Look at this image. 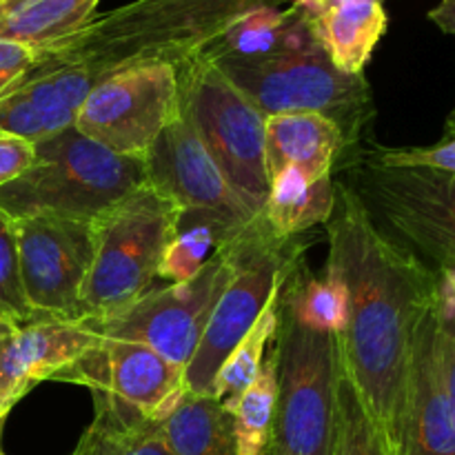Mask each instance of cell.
I'll return each mask as SVG.
<instances>
[{"mask_svg":"<svg viewBox=\"0 0 455 455\" xmlns=\"http://www.w3.org/2000/svg\"><path fill=\"white\" fill-rule=\"evenodd\" d=\"M178 216V204L145 182L93 222L83 320L111 318L149 291Z\"/></svg>","mask_w":455,"mask_h":455,"instance_id":"277c9868","label":"cell"},{"mask_svg":"<svg viewBox=\"0 0 455 455\" xmlns=\"http://www.w3.org/2000/svg\"><path fill=\"white\" fill-rule=\"evenodd\" d=\"M395 455H455V403L440 369L434 309L420 324L413 347L407 407Z\"/></svg>","mask_w":455,"mask_h":455,"instance_id":"e0dca14e","label":"cell"},{"mask_svg":"<svg viewBox=\"0 0 455 455\" xmlns=\"http://www.w3.org/2000/svg\"><path fill=\"white\" fill-rule=\"evenodd\" d=\"M178 116V67L140 62L102 76L80 105L74 127L114 154L145 158Z\"/></svg>","mask_w":455,"mask_h":455,"instance_id":"30bf717a","label":"cell"},{"mask_svg":"<svg viewBox=\"0 0 455 455\" xmlns=\"http://www.w3.org/2000/svg\"><path fill=\"white\" fill-rule=\"evenodd\" d=\"M100 342L84 323L34 318L13 327L0 342V403L13 407L38 382L60 380Z\"/></svg>","mask_w":455,"mask_h":455,"instance_id":"2e32d148","label":"cell"},{"mask_svg":"<svg viewBox=\"0 0 455 455\" xmlns=\"http://www.w3.org/2000/svg\"><path fill=\"white\" fill-rule=\"evenodd\" d=\"M36 60H38V52L34 49L0 40V98L25 78Z\"/></svg>","mask_w":455,"mask_h":455,"instance_id":"d6a6232c","label":"cell"},{"mask_svg":"<svg viewBox=\"0 0 455 455\" xmlns=\"http://www.w3.org/2000/svg\"><path fill=\"white\" fill-rule=\"evenodd\" d=\"M438 274V296H435V345L443 369L444 385L455 403V269Z\"/></svg>","mask_w":455,"mask_h":455,"instance_id":"f546056e","label":"cell"},{"mask_svg":"<svg viewBox=\"0 0 455 455\" xmlns=\"http://www.w3.org/2000/svg\"><path fill=\"white\" fill-rule=\"evenodd\" d=\"M347 3H367V0H307L302 13L307 16V20H311L314 16H318L323 9L336 7V4H347ZM369 3H385V0H369Z\"/></svg>","mask_w":455,"mask_h":455,"instance_id":"e575fe53","label":"cell"},{"mask_svg":"<svg viewBox=\"0 0 455 455\" xmlns=\"http://www.w3.org/2000/svg\"><path fill=\"white\" fill-rule=\"evenodd\" d=\"M160 425L173 455H238L234 418L213 395L185 391Z\"/></svg>","mask_w":455,"mask_h":455,"instance_id":"cb8c5ba5","label":"cell"},{"mask_svg":"<svg viewBox=\"0 0 455 455\" xmlns=\"http://www.w3.org/2000/svg\"><path fill=\"white\" fill-rule=\"evenodd\" d=\"M283 283L275 287V291L271 293L269 302L256 318V323L244 333L243 340L234 347V351L222 363V367L218 369L216 378H213L212 395L220 403H231V400L238 398L260 371V364L267 355V347L274 342L275 333H278L280 289H283Z\"/></svg>","mask_w":455,"mask_h":455,"instance_id":"484cf974","label":"cell"},{"mask_svg":"<svg viewBox=\"0 0 455 455\" xmlns=\"http://www.w3.org/2000/svg\"><path fill=\"white\" fill-rule=\"evenodd\" d=\"M278 400L267 455H329L338 378L336 333L318 331L298 318L280 289Z\"/></svg>","mask_w":455,"mask_h":455,"instance_id":"8992f818","label":"cell"},{"mask_svg":"<svg viewBox=\"0 0 455 455\" xmlns=\"http://www.w3.org/2000/svg\"><path fill=\"white\" fill-rule=\"evenodd\" d=\"M305 244L302 235L278 238L265 218L229 240L234 274L209 318L198 351L185 367L187 391L212 395L218 369L251 329L289 269L300 260Z\"/></svg>","mask_w":455,"mask_h":455,"instance_id":"9c48e42d","label":"cell"},{"mask_svg":"<svg viewBox=\"0 0 455 455\" xmlns=\"http://www.w3.org/2000/svg\"><path fill=\"white\" fill-rule=\"evenodd\" d=\"M180 109L231 189L256 216L265 213L269 173L265 163V116L203 58L178 65Z\"/></svg>","mask_w":455,"mask_h":455,"instance_id":"ba28073f","label":"cell"},{"mask_svg":"<svg viewBox=\"0 0 455 455\" xmlns=\"http://www.w3.org/2000/svg\"><path fill=\"white\" fill-rule=\"evenodd\" d=\"M275 400H278V355L271 342V349L267 351L260 371L251 385L235 400L222 403L234 418L238 455H267L271 429H274Z\"/></svg>","mask_w":455,"mask_h":455,"instance_id":"d4e9b609","label":"cell"},{"mask_svg":"<svg viewBox=\"0 0 455 455\" xmlns=\"http://www.w3.org/2000/svg\"><path fill=\"white\" fill-rule=\"evenodd\" d=\"M364 154L376 163L387 167H422L434 172L453 173L455 176V132L447 133L438 145L434 147H400V149H387V147H363Z\"/></svg>","mask_w":455,"mask_h":455,"instance_id":"4dcf8cb0","label":"cell"},{"mask_svg":"<svg viewBox=\"0 0 455 455\" xmlns=\"http://www.w3.org/2000/svg\"><path fill=\"white\" fill-rule=\"evenodd\" d=\"M9 411H12V407H7V404L0 403V434H3V422H4V418L9 416Z\"/></svg>","mask_w":455,"mask_h":455,"instance_id":"8d00e7d4","label":"cell"},{"mask_svg":"<svg viewBox=\"0 0 455 455\" xmlns=\"http://www.w3.org/2000/svg\"><path fill=\"white\" fill-rule=\"evenodd\" d=\"M229 240L234 238H229L212 218L180 212L172 238L164 247L158 278L169 280V284L194 278Z\"/></svg>","mask_w":455,"mask_h":455,"instance_id":"4316f807","label":"cell"},{"mask_svg":"<svg viewBox=\"0 0 455 455\" xmlns=\"http://www.w3.org/2000/svg\"><path fill=\"white\" fill-rule=\"evenodd\" d=\"M213 65L265 118L302 111L327 116L347 133L354 147L363 142L373 120L369 80L336 69L320 44L256 60H220Z\"/></svg>","mask_w":455,"mask_h":455,"instance_id":"5b68a950","label":"cell"},{"mask_svg":"<svg viewBox=\"0 0 455 455\" xmlns=\"http://www.w3.org/2000/svg\"><path fill=\"white\" fill-rule=\"evenodd\" d=\"M260 7H287L283 0H133L93 18L40 56L114 74L140 62L182 65L209 40Z\"/></svg>","mask_w":455,"mask_h":455,"instance_id":"7a4b0ae2","label":"cell"},{"mask_svg":"<svg viewBox=\"0 0 455 455\" xmlns=\"http://www.w3.org/2000/svg\"><path fill=\"white\" fill-rule=\"evenodd\" d=\"M58 382L107 391L154 420H164L187 391L185 369L142 342L105 336Z\"/></svg>","mask_w":455,"mask_h":455,"instance_id":"5bb4252c","label":"cell"},{"mask_svg":"<svg viewBox=\"0 0 455 455\" xmlns=\"http://www.w3.org/2000/svg\"><path fill=\"white\" fill-rule=\"evenodd\" d=\"M98 83L84 65L40 56L25 78L0 98V133L40 142L74 127L76 114Z\"/></svg>","mask_w":455,"mask_h":455,"instance_id":"9a60e30c","label":"cell"},{"mask_svg":"<svg viewBox=\"0 0 455 455\" xmlns=\"http://www.w3.org/2000/svg\"><path fill=\"white\" fill-rule=\"evenodd\" d=\"M331 271L347 291L338 355L395 453L418 331L438 296V274L385 234L349 182L336 180L327 220Z\"/></svg>","mask_w":455,"mask_h":455,"instance_id":"6da1fadb","label":"cell"},{"mask_svg":"<svg viewBox=\"0 0 455 455\" xmlns=\"http://www.w3.org/2000/svg\"><path fill=\"white\" fill-rule=\"evenodd\" d=\"M336 204V178L311 180L300 169L287 167L271 178L265 220L278 238H300L318 225H327Z\"/></svg>","mask_w":455,"mask_h":455,"instance_id":"603a6c76","label":"cell"},{"mask_svg":"<svg viewBox=\"0 0 455 455\" xmlns=\"http://www.w3.org/2000/svg\"><path fill=\"white\" fill-rule=\"evenodd\" d=\"M231 274L234 265L229 243H225L194 278L149 289L120 314L83 323L105 338L142 342L169 363L185 369L198 351L209 318L229 284Z\"/></svg>","mask_w":455,"mask_h":455,"instance_id":"8fae6325","label":"cell"},{"mask_svg":"<svg viewBox=\"0 0 455 455\" xmlns=\"http://www.w3.org/2000/svg\"><path fill=\"white\" fill-rule=\"evenodd\" d=\"M347 133L327 116L278 114L265 120V163L271 178L296 167L311 180L333 176L340 158H349Z\"/></svg>","mask_w":455,"mask_h":455,"instance_id":"ac0fdd59","label":"cell"},{"mask_svg":"<svg viewBox=\"0 0 455 455\" xmlns=\"http://www.w3.org/2000/svg\"><path fill=\"white\" fill-rule=\"evenodd\" d=\"M18 265L34 318L83 320V287L93 260V222L56 213L16 218Z\"/></svg>","mask_w":455,"mask_h":455,"instance_id":"7c38bea8","label":"cell"},{"mask_svg":"<svg viewBox=\"0 0 455 455\" xmlns=\"http://www.w3.org/2000/svg\"><path fill=\"white\" fill-rule=\"evenodd\" d=\"M315 40L336 69L364 76L373 49L389 27L385 3H347L323 9L309 20Z\"/></svg>","mask_w":455,"mask_h":455,"instance_id":"ffe728a7","label":"cell"},{"mask_svg":"<svg viewBox=\"0 0 455 455\" xmlns=\"http://www.w3.org/2000/svg\"><path fill=\"white\" fill-rule=\"evenodd\" d=\"M100 0H0V40L43 53L96 18Z\"/></svg>","mask_w":455,"mask_h":455,"instance_id":"7402d4cb","label":"cell"},{"mask_svg":"<svg viewBox=\"0 0 455 455\" xmlns=\"http://www.w3.org/2000/svg\"><path fill=\"white\" fill-rule=\"evenodd\" d=\"M329 455H395L389 440L378 429L376 420L360 400L354 382L347 376L338 355L336 407Z\"/></svg>","mask_w":455,"mask_h":455,"instance_id":"83f0119b","label":"cell"},{"mask_svg":"<svg viewBox=\"0 0 455 455\" xmlns=\"http://www.w3.org/2000/svg\"><path fill=\"white\" fill-rule=\"evenodd\" d=\"M0 314L16 324L34 320L20 284L16 227L3 209H0Z\"/></svg>","mask_w":455,"mask_h":455,"instance_id":"f1b7e54d","label":"cell"},{"mask_svg":"<svg viewBox=\"0 0 455 455\" xmlns=\"http://www.w3.org/2000/svg\"><path fill=\"white\" fill-rule=\"evenodd\" d=\"M92 395L96 413L74 455H173L160 420L107 391H92Z\"/></svg>","mask_w":455,"mask_h":455,"instance_id":"44dd1931","label":"cell"},{"mask_svg":"<svg viewBox=\"0 0 455 455\" xmlns=\"http://www.w3.org/2000/svg\"><path fill=\"white\" fill-rule=\"evenodd\" d=\"M13 327H16V323H13V320H9L7 315L0 314V342H3L4 338L13 331Z\"/></svg>","mask_w":455,"mask_h":455,"instance_id":"d590c367","label":"cell"},{"mask_svg":"<svg viewBox=\"0 0 455 455\" xmlns=\"http://www.w3.org/2000/svg\"><path fill=\"white\" fill-rule=\"evenodd\" d=\"M31 167L0 187V209L12 220L56 213L96 222L147 182L145 158H129L89 140L76 127L36 142Z\"/></svg>","mask_w":455,"mask_h":455,"instance_id":"3957f363","label":"cell"},{"mask_svg":"<svg viewBox=\"0 0 455 455\" xmlns=\"http://www.w3.org/2000/svg\"><path fill=\"white\" fill-rule=\"evenodd\" d=\"M0 455H4V453H3V449H0Z\"/></svg>","mask_w":455,"mask_h":455,"instance_id":"74e56055","label":"cell"},{"mask_svg":"<svg viewBox=\"0 0 455 455\" xmlns=\"http://www.w3.org/2000/svg\"><path fill=\"white\" fill-rule=\"evenodd\" d=\"M427 18H429L434 25H438L444 34L455 36V0H440L438 7L431 9V12L427 13ZM449 132H455V111L447 120V133Z\"/></svg>","mask_w":455,"mask_h":455,"instance_id":"836d02e7","label":"cell"},{"mask_svg":"<svg viewBox=\"0 0 455 455\" xmlns=\"http://www.w3.org/2000/svg\"><path fill=\"white\" fill-rule=\"evenodd\" d=\"M318 44L309 20L298 4L260 7L231 22L196 56L209 62L256 60Z\"/></svg>","mask_w":455,"mask_h":455,"instance_id":"d6986e66","label":"cell"},{"mask_svg":"<svg viewBox=\"0 0 455 455\" xmlns=\"http://www.w3.org/2000/svg\"><path fill=\"white\" fill-rule=\"evenodd\" d=\"M145 167L147 182L180 212L212 218L229 238L265 218L256 216L231 189L182 109L145 156Z\"/></svg>","mask_w":455,"mask_h":455,"instance_id":"4fadbf2b","label":"cell"},{"mask_svg":"<svg viewBox=\"0 0 455 455\" xmlns=\"http://www.w3.org/2000/svg\"><path fill=\"white\" fill-rule=\"evenodd\" d=\"M345 178L376 225L434 271L455 269V176L422 167H387L354 151Z\"/></svg>","mask_w":455,"mask_h":455,"instance_id":"52a82bcc","label":"cell"},{"mask_svg":"<svg viewBox=\"0 0 455 455\" xmlns=\"http://www.w3.org/2000/svg\"><path fill=\"white\" fill-rule=\"evenodd\" d=\"M449 133H451V132H449Z\"/></svg>","mask_w":455,"mask_h":455,"instance_id":"f35d334b","label":"cell"},{"mask_svg":"<svg viewBox=\"0 0 455 455\" xmlns=\"http://www.w3.org/2000/svg\"><path fill=\"white\" fill-rule=\"evenodd\" d=\"M36 158L34 142L0 133V187L20 178Z\"/></svg>","mask_w":455,"mask_h":455,"instance_id":"1f68e13d","label":"cell"}]
</instances>
